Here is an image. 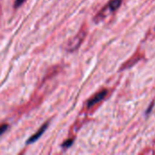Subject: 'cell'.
<instances>
[{
    "label": "cell",
    "mask_w": 155,
    "mask_h": 155,
    "mask_svg": "<svg viewBox=\"0 0 155 155\" xmlns=\"http://www.w3.org/2000/svg\"><path fill=\"white\" fill-rule=\"evenodd\" d=\"M121 4H122V0H111V1L108 3V5H107L105 7H104V8L95 15L94 21H95L96 23L102 21V20L105 17V15H107L108 13H112V12L116 11V10L120 7Z\"/></svg>",
    "instance_id": "1"
},
{
    "label": "cell",
    "mask_w": 155,
    "mask_h": 155,
    "mask_svg": "<svg viewBox=\"0 0 155 155\" xmlns=\"http://www.w3.org/2000/svg\"><path fill=\"white\" fill-rule=\"evenodd\" d=\"M85 35H86V30H85L84 27H83L82 30L73 39H71L68 42V44L66 45V50L69 51V52H74L76 49H78L79 46L81 45V44L83 43Z\"/></svg>",
    "instance_id": "2"
},
{
    "label": "cell",
    "mask_w": 155,
    "mask_h": 155,
    "mask_svg": "<svg viewBox=\"0 0 155 155\" xmlns=\"http://www.w3.org/2000/svg\"><path fill=\"white\" fill-rule=\"evenodd\" d=\"M107 94H108V91L106 89H104V90L97 93L96 94H94L92 98H90L88 100V102L86 104L87 108H92L94 105H96L97 104H99L100 102H102L105 98V96L107 95Z\"/></svg>",
    "instance_id": "3"
},
{
    "label": "cell",
    "mask_w": 155,
    "mask_h": 155,
    "mask_svg": "<svg viewBox=\"0 0 155 155\" xmlns=\"http://www.w3.org/2000/svg\"><path fill=\"white\" fill-rule=\"evenodd\" d=\"M47 126H48V122L47 123H45V124H43L42 125V127L34 134V135H32L28 140H27V142H26V143L27 144H29V143H35L36 140H38L41 136H42V134L45 132V130L47 129Z\"/></svg>",
    "instance_id": "4"
},
{
    "label": "cell",
    "mask_w": 155,
    "mask_h": 155,
    "mask_svg": "<svg viewBox=\"0 0 155 155\" xmlns=\"http://www.w3.org/2000/svg\"><path fill=\"white\" fill-rule=\"evenodd\" d=\"M73 143H74V139H73V138H71V139L66 140V141L62 144V147H63V148H64V149H67V148H69Z\"/></svg>",
    "instance_id": "5"
},
{
    "label": "cell",
    "mask_w": 155,
    "mask_h": 155,
    "mask_svg": "<svg viewBox=\"0 0 155 155\" xmlns=\"http://www.w3.org/2000/svg\"><path fill=\"white\" fill-rule=\"evenodd\" d=\"M9 125L7 124H0V135H2L7 129H8Z\"/></svg>",
    "instance_id": "6"
},
{
    "label": "cell",
    "mask_w": 155,
    "mask_h": 155,
    "mask_svg": "<svg viewBox=\"0 0 155 155\" xmlns=\"http://www.w3.org/2000/svg\"><path fill=\"white\" fill-rule=\"evenodd\" d=\"M25 0H15V3H14V7L15 8H17L19 7L20 5H22L24 3H25Z\"/></svg>",
    "instance_id": "7"
}]
</instances>
